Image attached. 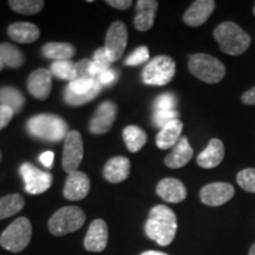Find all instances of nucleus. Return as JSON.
Segmentation results:
<instances>
[{"instance_id": "nucleus-1", "label": "nucleus", "mask_w": 255, "mask_h": 255, "mask_svg": "<svg viewBox=\"0 0 255 255\" xmlns=\"http://www.w3.org/2000/svg\"><path fill=\"white\" fill-rule=\"evenodd\" d=\"M144 231L146 237L159 246L165 247L173 242L177 231V219L175 213L164 205L155 206L149 213Z\"/></svg>"}, {"instance_id": "nucleus-2", "label": "nucleus", "mask_w": 255, "mask_h": 255, "mask_svg": "<svg viewBox=\"0 0 255 255\" xmlns=\"http://www.w3.org/2000/svg\"><path fill=\"white\" fill-rule=\"evenodd\" d=\"M222 52L231 56H240L251 45V37L234 21L221 23L213 32Z\"/></svg>"}, {"instance_id": "nucleus-3", "label": "nucleus", "mask_w": 255, "mask_h": 255, "mask_svg": "<svg viewBox=\"0 0 255 255\" xmlns=\"http://www.w3.org/2000/svg\"><path fill=\"white\" fill-rule=\"evenodd\" d=\"M26 127L32 136L47 142H59L69 133L65 121L52 114H41L31 117Z\"/></svg>"}, {"instance_id": "nucleus-4", "label": "nucleus", "mask_w": 255, "mask_h": 255, "mask_svg": "<svg viewBox=\"0 0 255 255\" xmlns=\"http://www.w3.org/2000/svg\"><path fill=\"white\" fill-rule=\"evenodd\" d=\"M188 68L193 76L207 84L220 83L226 76V66L221 60L207 53H195L189 57Z\"/></svg>"}, {"instance_id": "nucleus-5", "label": "nucleus", "mask_w": 255, "mask_h": 255, "mask_svg": "<svg viewBox=\"0 0 255 255\" xmlns=\"http://www.w3.org/2000/svg\"><path fill=\"white\" fill-rule=\"evenodd\" d=\"M85 219V213L79 207H63L51 216L49 220V231L55 237H63L82 228Z\"/></svg>"}, {"instance_id": "nucleus-6", "label": "nucleus", "mask_w": 255, "mask_h": 255, "mask_svg": "<svg viewBox=\"0 0 255 255\" xmlns=\"http://www.w3.org/2000/svg\"><path fill=\"white\" fill-rule=\"evenodd\" d=\"M32 237V226L26 218L15 219L0 235V245L12 253H20L28 246Z\"/></svg>"}, {"instance_id": "nucleus-7", "label": "nucleus", "mask_w": 255, "mask_h": 255, "mask_svg": "<svg viewBox=\"0 0 255 255\" xmlns=\"http://www.w3.org/2000/svg\"><path fill=\"white\" fill-rule=\"evenodd\" d=\"M176 72L174 59L169 56H157L145 65L142 72L144 84L163 87L171 82Z\"/></svg>"}, {"instance_id": "nucleus-8", "label": "nucleus", "mask_w": 255, "mask_h": 255, "mask_svg": "<svg viewBox=\"0 0 255 255\" xmlns=\"http://www.w3.org/2000/svg\"><path fill=\"white\" fill-rule=\"evenodd\" d=\"M101 89L102 85L97 78H76L75 81L69 83L64 92V100L70 105L78 107L94 100L101 92Z\"/></svg>"}, {"instance_id": "nucleus-9", "label": "nucleus", "mask_w": 255, "mask_h": 255, "mask_svg": "<svg viewBox=\"0 0 255 255\" xmlns=\"http://www.w3.org/2000/svg\"><path fill=\"white\" fill-rule=\"evenodd\" d=\"M83 155H84V146H83L81 133L76 131V130L69 131L68 136L64 139L62 158V165L64 170L68 174L77 171L79 164L83 161Z\"/></svg>"}, {"instance_id": "nucleus-10", "label": "nucleus", "mask_w": 255, "mask_h": 255, "mask_svg": "<svg viewBox=\"0 0 255 255\" xmlns=\"http://www.w3.org/2000/svg\"><path fill=\"white\" fill-rule=\"evenodd\" d=\"M21 177L25 183V190L31 195H39L46 191L52 184L53 177L50 173L41 171L33 164L23 163L19 169Z\"/></svg>"}, {"instance_id": "nucleus-11", "label": "nucleus", "mask_w": 255, "mask_h": 255, "mask_svg": "<svg viewBox=\"0 0 255 255\" xmlns=\"http://www.w3.org/2000/svg\"><path fill=\"white\" fill-rule=\"evenodd\" d=\"M128 43V30L123 21H115L109 27L105 37V50L111 63L122 58Z\"/></svg>"}, {"instance_id": "nucleus-12", "label": "nucleus", "mask_w": 255, "mask_h": 255, "mask_svg": "<svg viewBox=\"0 0 255 255\" xmlns=\"http://www.w3.org/2000/svg\"><path fill=\"white\" fill-rule=\"evenodd\" d=\"M234 194V187L231 183L213 182L200 190V200L206 206L219 207L232 200Z\"/></svg>"}, {"instance_id": "nucleus-13", "label": "nucleus", "mask_w": 255, "mask_h": 255, "mask_svg": "<svg viewBox=\"0 0 255 255\" xmlns=\"http://www.w3.org/2000/svg\"><path fill=\"white\" fill-rule=\"evenodd\" d=\"M117 115V105L111 101L103 102L96 110L89 124V130L94 135L107 133L114 126Z\"/></svg>"}, {"instance_id": "nucleus-14", "label": "nucleus", "mask_w": 255, "mask_h": 255, "mask_svg": "<svg viewBox=\"0 0 255 255\" xmlns=\"http://www.w3.org/2000/svg\"><path fill=\"white\" fill-rule=\"evenodd\" d=\"M51 87H52V73L50 70L37 69L28 76L27 90L37 100H46L51 94Z\"/></svg>"}, {"instance_id": "nucleus-15", "label": "nucleus", "mask_w": 255, "mask_h": 255, "mask_svg": "<svg viewBox=\"0 0 255 255\" xmlns=\"http://www.w3.org/2000/svg\"><path fill=\"white\" fill-rule=\"evenodd\" d=\"M108 238H109L108 226L104 220H94L89 226L84 239L85 250L88 252H96V253L103 252L108 245Z\"/></svg>"}, {"instance_id": "nucleus-16", "label": "nucleus", "mask_w": 255, "mask_h": 255, "mask_svg": "<svg viewBox=\"0 0 255 255\" xmlns=\"http://www.w3.org/2000/svg\"><path fill=\"white\" fill-rule=\"evenodd\" d=\"M90 190V180L83 171H73L69 174L64 187V197L70 201H79L87 197Z\"/></svg>"}, {"instance_id": "nucleus-17", "label": "nucleus", "mask_w": 255, "mask_h": 255, "mask_svg": "<svg viewBox=\"0 0 255 255\" xmlns=\"http://www.w3.org/2000/svg\"><path fill=\"white\" fill-rule=\"evenodd\" d=\"M215 1H213V0H196L184 12L183 21L188 26H201L208 20L210 14L215 9Z\"/></svg>"}, {"instance_id": "nucleus-18", "label": "nucleus", "mask_w": 255, "mask_h": 255, "mask_svg": "<svg viewBox=\"0 0 255 255\" xmlns=\"http://www.w3.org/2000/svg\"><path fill=\"white\" fill-rule=\"evenodd\" d=\"M156 193L168 203H180L187 197V189L180 180L167 177L161 180L156 187Z\"/></svg>"}, {"instance_id": "nucleus-19", "label": "nucleus", "mask_w": 255, "mask_h": 255, "mask_svg": "<svg viewBox=\"0 0 255 255\" xmlns=\"http://www.w3.org/2000/svg\"><path fill=\"white\" fill-rule=\"evenodd\" d=\"M158 8V2L155 0H139L136 5V14L133 19V26L136 30L145 32L154 25L155 14Z\"/></svg>"}, {"instance_id": "nucleus-20", "label": "nucleus", "mask_w": 255, "mask_h": 255, "mask_svg": "<svg viewBox=\"0 0 255 255\" xmlns=\"http://www.w3.org/2000/svg\"><path fill=\"white\" fill-rule=\"evenodd\" d=\"M225 157V145L221 139L212 138L203 151L196 158L197 165L205 169L216 168Z\"/></svg>"}, {"instance_id": "nucleus-21", "label": "nucleus", "mask_w": 255, "mask_h": 255, "mask_svg": "<svg viewBox=\"0 0 255 255\" xmlns=\"http://www.w3.org/2000/svg\"><path fill=\"white\" fill-rule=\"evenodd\" d=\"M103 175L110 183H120L126 181L130 175V161L124 156H115L104 165Z\"/></svg>"}, {"instance_id": "nucleus-22", "label": "nucleus", "mask_w": 255, "mask_h": 255, "mask_svg": "<svg viewBox=\"0 0 255 255\" xmlns=\"http://www.w3.org/2000/svg\"><path fill=\"white\" fill-rule=\"evenodd\" d=\"M194 156V150L187 137H181L170 154L165 156L164 163L170 169H178L186 165Z\"/></svg>"}, {"instance_id": "nucleus-23", "label": "nucleus", "mask_w": 255, "mask_h": 255, "mask_svg": "<svg viewBox=\"0 0 255 255\" xmlns=\"http://www.w3.org/2000/svg\"><path fill=\"white\" fill-rule=\"evenodd\" d=\"M183 130V123L180 120H174L167 126L162 128L156 136V144L162 150H167L169 148H174L180 141L181 133Z\"/></svg>"}, {"instance_id": "nucleus-24", "label": "nucleus", "mask_w": 255, "mask_h": 255, "mask_svg": "<svg viewBox=\"0 0 255 255\" xmlns=\"http://www.w3.org/2000/svg\"><path fill=\"white\" fill-rule=\"evenodd\" d=\"M7 33L15 43L31 44L34 43L40 36V31L36 25L26 21H18L7 27Z\"/></svg>"}, {"instance_id": "nucleus-25", "label": "nucleus", "mask_w": 255, "mask_h": 255, "mask_svg": "<svg viewBox=\"0 0 255 255\" xmlns=\"http://www.w3.org/2000/svg\"><path fill=\"white\" fill-rule=\"evenodd\" d=\"M43 56L49 59L58 60H70L75 56L76 49L69 43H57V41H50L45 44L41 49Z\"/></svg>"}, {"instance_id": "nucleus-26", "label": "nucleus", "mask_w": 255, "mask_h": 255, "mask_svg": "<svg viewBox=\"0 0 255 255\" xmlns=\"http://www.w3.org/2000/svg\"><path fill=\"white\" fill-rule=\"evenodd\" d=\"M123 139L128 150L130 152H137L144 146L148 137L144 130H142L139 127L128 126L123 130Z\"/></svg>"}, {"instance_id": "nucleus-27", "label": "nucleus", "mask_w": 255, "mask_h": 255, "mask_svg": "<svg viewBox=\"0 0 255 255\" xmlns=\"http://www.w3.org/2000/svg\"><path fill=\"white\" fill-rule=\"evenodd\" d=\"M0 105H5L14 114L20 113L25 105V97L13 87L0 88Z\"/></svg>"}, {"instance_id": "nucleus-28", "label": "nucleus", "mask_w": 255, "mask_h": 255, "mask_svg": "<svg viewBox=\"0 0 255 255\" xmlns=\"http://www.w3.org/2000/svg\"><path fill=\"white\" fill-rule=\"evenodd\" d=\"M0 60L7 68H20L25 63V57L20 50L13 44L1 43L0 44Z\"/></svg>"}, {"instance_id": "nucleus-29", "label": "nucleus", "mask_w": 255, "mask_h": 255, "mask_svg": "<svg viewBox=\"0 0 255 255\" xmlns=\"http://www.w3.org/2000/svg\"><path fill=\"white\" fill-rule=\"evenodd\" d=\"M25 206V200L20 194H8L0 197V220L7 219L20 212Z\"/></svg>"}, {"instance_id": "nucleus-30", "label": "nucleus", "mask_w": 255, "mask_h": 255, "mask_svg": "<svg viewBox=\"0 0 255 255\" xmlns=\"http://www.w3.org/2000/svg\"><path fill=\"white\" fill-rule=\"evenodd\" d=\"M8 5L19 14L32 15L39 13L45 2L43 0H9Z\"/></svg>"}, {"instance_id": "nucleus-31", "label": "nucleus", "mask_w": 255, "mask_h": 255, "mask_svg": "<svg viewBox=\"0 0 255 255\" xmlns=\"http://www.w3.org/2000/svg\"><path fill=\"white\" fill-rule=\"evenodd\" d=\"M50 71L56 78L63 79V81H75L77 78L76 75L75 64L71 60H58L51 64Z\"/></svg>"}, {"instance_id": "nucleus-32", "label": "nucleus", "mask_w": 255, "mask_h": 255, "mask_svg": "<svg viewBox=\"0 0 255 255\" xmlns=\"http://www.w3.org/2000/svg\"><path fill=\"white\" fill-rule=\"evenodd\" d=\"M237 182L245 191L255 194V168H246L239 171Z\"/></svg>"}, {"instance_id": "nucleus-33", "label": "nucleus", "mask_w": 255, "mask_h": 255, "mask_svg": "<svg viewBox=\"0 0 255 255\" xmlns=\"http://www.w3.org/2000/svg\"><path fill=\"white\" fill-rule=\"evenodd\" d=\"M149 60V49L146 46H139L124 60V65L137 66Z\"/></svg>"}, {"instance_id": "nucleus-34", "label": "nucleus", "mask_w": 255, "mask_h": 255, "mask_svg": "<svg viewBox=\"0 0 255 255\" xmlns=\"http://www.w3.org/2000/svg\"><path fill=\"white\" fill-rule=\"evenodd\" d=\"M178 113L176 110H155L154 124L158 128H163L171 121L177 120Z\"/></svg>"}, {"instance_id": "nucleus-35", "label": "nucleus", "mask_w": 255, "mask_h": 255, "mask_svg": "<svg viewBox=\"0 0 255 255\" xmlns=\"http://www.w3.org/2000/svg\"><path fill=\"white\" fill-rule=\"evenodd\" d=\"M176 98L173 94H163L158 96L155 102V110H175L176 108Z\"/></svg>"}, {"instance_id": "nucleus-36", "label": "nucleus", "mask_w": 255, "mask_h": 255, "mask_svg": "<svg viewBox=\"0 0 255 255\" xmlns=\"http://www.w3.org/2000/svg\"><path fill=\"white\" fill-rule=\"evenodd\" d=\"M92 62L97 64L98 66H101V68L104 70L110 69L111 60L109 58V56H108L105 47H101V49L96 50V52L94 53V60H92Z\"/></svg>"}, {"instance_id": "nucleus-37", "label": "nucleus", "mask_w": 255, "mask_h": 255, "mask_svg": "<svg viewBox=\"0 0 255 255\" xmlns=\"http://www.w3.org/2000/svg\"><path fill=\"white\" fill-rule=\"evenodd\" d=\"M90 63H91V60L83 59V60H79L77 64H75L76 75H77V78L91 77L90 72H89V69H90Z\"/></svg>"}, {"instance_id": "nucleus-38", "label": "nucleus", "mask_w": 255, "mask_h": 255, "mask_svg": "<svg viewBox=\"0 0 255 255\" xmlns=\"http://www.w3.org/2000/svg\"><path fill=\"white\" fill-rule=\"evenodd\" d=\"M14 113L5 105H0V130L7 127V124L13 119Z\"/></svg>"}, {"instance_id": "nucleus-39", "label": "nucleus", "mask_w": 255, "mask_h": 255, "mask_svg": "<svg viewBox=\"0 0 255 255\" xmlns=\"http://www.w3.org/2000/svg\"><path fill=\"white\" fill-rule=\"evenodd\" d=\"M116 78H117V72L113 69L107 70V71L101 73V75L97 77L98 82H100V84L102 85V87H104V85L113 84V83L116 81Z\"/></svg>"}, {"instance_id": "nucleus-40", "label": "nucleus", "mask_w": 255, "mask_h": 255, "mask_svg": "<svg viewBox=\"0 0 255 255\" xmlns=\"http://www.w3.org/2000/svg\"><path fill=\"white\" fill-rule=\"evenodd\" d=\"M107 4L117 9H128L132 5L131 0H107Z\"/></svg>"}, {"instance_id": "nucleus-41", "label": "nucleus", "mask_w": 255, "mask_h": 255, "mask_svg": "<svg viewBox=\"0 0 255 255\" xmlns=\"http://www.w3.org/2000/svg\"><path fill=\"white\" fill-rule=\"evenodd\" d=\"M241 102L246 105H255V87L241 96Z\"/></svg>"}, {"instance_id": "nucleus-42", "label": "nucleus", "mask_w": 255, "mask_h": 255, "mask_svg": "<svg viewBox=\"0 0 255 255\" xmlns=\"http://www.w3.org/2000/svg\"><path fill=\"white\" fill-rule=\"evenodd\" d=\"M39 159L46 168H51L52 167L53 161H55V154L52 151H45L40 155Z\"/></svg>"}, {"instance_id": "nucleus-43", "label": "nucleus", "mask_w": 255, "mask_h": 255, "mask_svg": "<svg viewBox=\"0 0 255 255\" xmlns=\"http://www.w3.org/2000/svg\"><path fill=\"white\" fill-rule=\"evenodd\" d=\"M141 255H169V254L163 253V252H158V251H146V252H143Z\"/></svg>"}, {"instance_id": "nucleus-44", "label": "nucleus", "mask_w": 255, "mask_h": 255, "mask_svg": "<svg viewBox=\"0 0 255 255\" xmlns=\"http://www.w3.org/2000/svg\"><path fill=\"white\" fill-rule=\"evenodd\" d=\"M248 255H255V244L253 245V246L251 247V250H250V253H248Z\"/></svg>"}, {"instance_id": "nucleus-45", "label": "nucleus", "mask_w": 255, "mask_h": 255, "mask_svg": "<svg viewBox=\"0 0 255 255\" xmlns=\"http://www.w3.org/2000/svg\"><path fill=\"white\" fill-rule=\"evenodd\" d=\"M4 64H2V62H1V60H0V72H1L2 71V69H4Z\"/></svg>"}, {"instance_id": "nucleus-46", "label": "nucleus", "mask_w": 255, "mask_h": 255, "mask_svg": "<svg viewBox=\"0 0 255 255\" xmlns=\"http://www.w3.org/2000/svg\"><path fill=\"white\" fill-rule=\"evenodd\" d=\"M253 13H254V15H255V6H254V9H253Z\"/></svg>"}, {"instance_id": "nucleus-47", "label": "nucleus", "mask_w": 255, "mask_h": 255, "mask_svg": "<svg viewBox=\"0 0 255 255\" xmlns=\"http://www.w3.org/2000/svg\"><path fill=\"white\" fill-rule=\"evenodd\" d=\"M0 161H1V152H0Z\"/></svg>"}]
</instances>
